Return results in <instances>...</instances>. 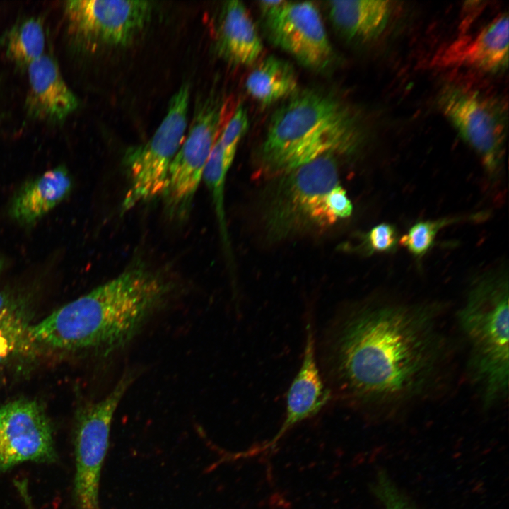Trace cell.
<instances>
[{
  "label": "cell",
  "mask_w": 509,
  "mask_h": 509,
  "mask_svg": "<svg viewBox=\"0 0 509 509\" xmlns=\"http://www.w3.org/2000/svg\"><path fill=\"white\" fill-rule=\"evenodd\" d=\"M442 315L426 303L371 299L345 306L322 344V375L332 397L382 416L440 398L455 372Z\"/></svg>",
  "instance_id": "cell-1"
},
{
  "label": "cell",
  "mask_w": 509,
  "mask_h": 509,
  "mask_svg": "<svg viewBox=\"0 0 509 509\" xmlns=\"http://www.w3.org/2000/svg\"><path fill=\"white\" fill-rule=\"evenodd\" d=\"M171 284L147 268L131 267L28 328L30 339L109 356L127 345L165 304Z\"/></svg>",
  "instance_id": "cell-2"
},
{
  "label": "cell",
  "mask_w": 509,
  "mask_h": 509,
  "mask_svg": "<svg viewBox=\"0 0 509 509\" xmlns=\"http://www.w3.org/2000/svg\"><path fill=\"white\" fill-rule=\"evenodd\" d=\"M361 138L359 120L345 103L318 90L296 93L269 122L261 148L262 171L278 177L326 153H351Z\"/></svg>",
  "instance_id": "cell-3"
},
{
  "label": "cell",
  "mask_w": 509,
  "mask_h": 509,
  "mask_svg": "<svg viewBox=\"0 0 509 509\" xmlns=\"http://www.w3.org/2000/svg\"><path fill=\"white\" fill-rule=\"evenodd\" d=\"M508 283L491 278L478 282L457 312L468 349V378L486 407L508 397Z\"/></svg>",
  "instance_id": "cell-4"
},
{
  "label": "cell",
  "mask_w": 509,
  "mask_h": 509,
  "mask_svg": "<svg viewBox=\"0 0 509 509\" xmlns=\"http://www.w3.org/2000/svg\"><path fill=\"white\" fill-rule=\"evenodd\" d=\"M337 152L320 155L278 177L264 201L263 219L271 240H279L312 230H322L337 220L329 212L325 197L339 185Z\"/></svg>",
  "instance_id": "cell-5"
},
{
  "label": "cell",
  "mask_w": 509,
  "mask_h": 509,
  "mask_svg": "<svg viewBox=\"0 0 509 509\" xmlns=\"http://www.w3.org/2000/svg\"><path fill=\"white\" fill-rule=\"evenodd\" d=\"M189 98L190 88L186 82L170 98L167 114L153 136L125 153L129 185L122 204V213L165 194L170 165L184 141Z\"/></svg>",
  "instance_id": "cell-6"
},
{
  "label": "cell",
  "mask_w": 509,
  "mask_h": 509,
  "mask_svg": "<svg viewBox=\"0 0 509 509\" xmlns=\"http://www.w3.org/2000/svg\"><path fill=\"white\" fill-rule=\"evenodd\" d=\"M135 378V373H125L105 397L87 404L77 413L74 486L76 509H100V479L108 449L111 423L119 404Z\"/></svg>",
  "instance_id": "cell-7"
},
{
  "label": "cell",
  "mask_w": 509,
  "mask_h": 509,
  "mask_svg": "<svg viewBox=\"0 0 509 509\" xmlns=\"http://www.w3.org/2000/svg\"><path fill=\"white\" fill-rule=\"evenodd\" d=\"M69 32L89 49L129 45L150 21L153 6L143 0H74L65 4Z\"/></svg>",
  "instance_id": "cell-8"
},
{
  "label": "cell",
  "mask_w": 509,
  "mask_h": 509,
  "mask_svg": "<svg viewBox=\"0 0 509 509\" xmlns=\"http://www.w3.org/2000/svg\"><path fill=\"white\" fill-rule=\"evenodd\" d=\"M223 104L209 96L197 103L193 120L169 169L165 194L172 215L187 214L211 151L218 136Z\"/></svg>",
  "instance_id": "cell-9"
},
{
  "label": "cell",
  "mask_w": 509,
  "mask_h": 509,
  "mask_svg": "<svg viewBox=\"0 0 509 509\" xmlns=\"http://www.w3.org/2000/svg\"><path fill=\"white\" fill-rule=\"evenodd\" d=\"M262 16L271 42L302 65L320 71L332 65L334 51L313 3L283 1Z\"/></svg>",
  "instance_id": "cell-10"
},
{
  "label": "cell",
  "mask_w": 509,
  "mask_h": 509,
  "mask_svg": "<svg viewBox=\"0 0 509 509\" xmlns=\"http://www.w3.org/2000/svg\"><path fill=\"white\" fill-rule=\"evenodd\" d=\"M56 458L51 424L38 402L18 399L0 408V474L23 462Z\"/></svg>",
  "instance_id": "cell-11"
},
{
  "label": "cell",
  "mask_w": 509,
  "mask_h": 509,
  "mask_svg": "<svg viewBox=\"0 0 509 509\" xmlns=\"http://www.w3.org/2000/svg\"><path fill=\"white\" fill-rule=\"evenodd\" d=\"M438 103L459 134L480 156L487 170L493 172L501 158L504 124L491 103L476 93L447 86Z\"/></svg>",
  "instance_id": "cell-12"
},
{
  "label": "cell",
  "mask_w": 509,
  "mask_h": 509,
  "mask_svg": "<svg viewBox=\"0 0 509 509\" xmlns=\"http://www.w3.org/2000/svg\"><path fill=\"white\" fill-rule=\"evenodd\" d=\"M508 16L502 14L474 36L457 40L438 51L433 63L442 68L503 70L508 64Z\"/></svg>",
  "instance_id": "cell-13"
},
{
  "label": "cell",
  "mask_w": 509,
  "mask_h": 509,
  "mask_svg": "<svg viewBox=\"0 0 509 509\" xmlns=\"http://www.w3.org/2000/svg\"><path fill=\"white\" fill-rule=\"evenodd\" d=\"M305 329L302 363L287 393L285 419L278 433L264 449L275 445L297 423L318 414L332 397L317 362L315 339L310 320Z\"/></svg>",
  "instance_id": "cell-14"
},
{
  "label": "cell",
  "mask_w": 509,
  "mask_h": 509,
  "mask_svg": "<svg viewBox=\"0 0 509 509\" xmlns=\"http://www.w3.org/2000/svg\"><path fill=\"white\" fill-rule=\"evenodd\" d=\"M28 111L52 122L62 121L78 107V100L64 81L55 61L43 54L28 67Z\"/></svg>",
  "instance_id": "cell-15"
},
{
  "label": "cell",
  "mask_w": 509,
  "mask_h": 509,
  "mask_svg": "<svg viewBox=\"0 0 509 509\" xmlns=\"http://www.w3.org/2000/svg\"><path fill=\"white\" fill-rule=\"evenodd\" d=\"M256 26L242 2L228 1L221 8L216 35V49L226 61L248 66L262 52Z\"/></svg>",
  "instance_id": "cell-16"
},
{
  "label": "cell",
  "mask_w": 509,
  "mask_h": 509,
  "mask_svg": "<svg viewBox=\"0 0 509 509\" xmlns=\"http://www.w3.org/2000/svg\"><path fill=\"white\" fill-rule=\"evenodd\" d=\"M72 180L62 165L25 183L16 193L10 208L12 218L22 225L33 224L70 193Z\"/></svg>",
  "instance_id": "cell-17"
},
{
  "label": "cell",
  "mask_w": 509,
  "mask_h": 509,
  "mask_svg": "<svg viewBox=\"0 0 509 509\" xmlns=\"http://www.w3.org/2000/svg\"><path fill=\"white\" fill-rule=\"evenodd\" d=\"M328 4L334 27L350 40L363 41L378 37L386 28L391 13L388 1H332Z\"/></svg>",
  "instance_id": "cell-18"
},
{
  "label": "cell",
  "mask_w": 509,
  "mask_h": 509,
  "mask_svg": "<svg viewBox=\"0 0 509 509\" xmlns=\"http://www.w3.org/2000/svg\"><path fill=\"white\" fill-rule=\"evenodd\" d=\"M297 86V77L292 65L271 55L254 69L245 82L249 94L264 105L293 95Z\"/></svg>",
  "instance_id": "cell-19"
},
{
  "label": "cell",
  "mask_w": 509,
  "mask_h": 509,
  "mask_svg": "<svg viewBox=\"0 0 509 509\" xmlns=\"http://www.w3.org/2000/svg\"><path fill=\"white\" fill-rule=\"evenodd\" d=\"M45 42V32L40 18H26L8 33L6 54L18 65L28 67L44 54Z\"/></svg>",
  "instance_id": "cell-20"
},
{
  "label": "cell",
  "mask_w": 509,
  "mask_h": 509,
  "mask_svg": "<svg viewBox=\"0 0 509 509\" xmlns=\"http://www.w3.org/2000/svg\"><path fill=\"white\" fill-rule=\"evenodd\" d=\"M227 172L223 163V151L217 138L205 165L203 177L212 194L217 216L223 229L225 228L223 187Z\"/></svg>",
  "instance_id": "cell-21"
},
{
  "label": "cell",
  "mask_w": 509,
  "mask_h": 509,
  "mask_svg": "<svg viewBox=\"0 0 509 509\" xmlns=\"http://www.w3.org/2000/svg\"><path fill=\"white\" fill-rule=\"evenodd\" d=\"M247 111L239 105L225 128L218 136L223 151V163L227 170L233 163L238 144L248 129Z\"/></svg>",
  "instance_id": "cell-22"
},
{
  "label": "cell",
  "mask_w": 509,
  "mask_h": 509,
  "mask_svg": "<svg viewBox=\"0 0 509 509\" xmlns=\"http://www.w3.org/2000/svg\"><path fill=\"white\" fill-rule=\"evenodd\" d=\"M17 310L0 320V362L9 356L17 348L28 328Z\"/></svg>",
  "instance_id": "cell-23"
},
{
  "label": "cell",
  "mask_w": 509,
  "mask_h": 509,
  "mask_svg": "<svg viewBox=\"0 0 509 509\" xmlns=\"http://www.w3.org/2000/svg\"><path fill=\"white\" fill-rule=\"evenodd\" d=\"M440 226L441 223L438 222H418L400 239V243L413 255H422L432 245Z\"/></svg>",
  "instance_id": "cell-24"
},
{
  "label": "cell",
  "mask_w": 509,
  "mask_h": 509,
  "mask_svg": "<svg viewBox=\"0 0 509 509\" xmlns=\"http://www.w3.org/2000/svg\"><path fill=\"white\" fill-rule=\"evenodd\" d=\"M375 492L383 509H418L385 474L379 476Z\"/></svg>",
  "instance_id": "cell-25"
},
{
  "label": "cell",
  "mask_w": 509,
  "mask_h": 509,
  "mask_svg": "<svg viewBox=\"0 0 509 509\" xmlns=\"http://www.w3.org/2000/svg\"><path fill=\"white\" fill-rule=\"evenodd\" d=\"M325 204L329 212L337 220L351 216L352 204L344 189L337 185L331 189L325 197Z\"/></svg>",
  "instance_id": "cell-26"
},
{
  "label": "cell",
  "mask_w": 509,
  "mask_h": 509,
  "mask_svg": "<svg viewBox=\"0 0 509 509\" xmlns=\"http://www.w3.org/2000/svg\"><path fill=\"white\" fill-rule=\"evenodd\" d=\"M368 241L373 250L379 252L390 250L395 245V230L390 224H379L370 230L368 235Z\"/></svg>",
  "instance_id": "cell-27"
},
{
  "label": "cell",
  "mask_w": 509,
  "mask_h": 509,
  "mask_svg": "<svg viewBox=\"0 0 509 509\" xmlns=\"http://www.w3.org/2000/svg\"><path fill=\"white\" fill-rule=\"evenodd\" d=\"M18 309L16 300L11 298V296L6 292L0 291V320Z\"/></svg>",
  "instance_id": "cell-28"
},
{
  "label": "cell",
  "mask_w": 509,
  "mask_h": 509,
  "mask_svg": "<svg viewBox=\"0 0 509 509\" xmlns=\"http://www.w3.org/2000/svg\"><path fill=\"white\" fill-rule=\"evenodd\" d=\"M16 488L23 500L27 509H35L30 496H29L27 484L25 481H19L16 484Z\"/></svg>",
  "instance_id": "cell-29"
},
{
  "label": "cell",
  "mask_w": 509,
  "mask_h": 509,
  "mask_svg": "<svg viewBox=\"0 0 509 509\" xmlns=\"http://www.w3.org/2000/svg\"><path fill=\"white\" fill-rule=\"evenodd\" d=\"M3 264H4L3 261H2V259L0 258V271H1V270L2 269V268H3Z\"/></svg>",
  "instance_id": "cell-30"
}]
</instances>
